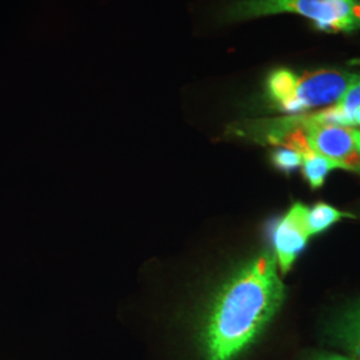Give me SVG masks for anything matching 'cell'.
<instances>
[{
    "label": "cell",
    "mask_w": 360,
    "mask_h": 360,
    "mask_svg": "<svg viewBox=\"0 0 360 360\" xmlns=\"http://www.w3.org/2000/svg\"><path fill=\"white\" fill-rule=\"evenodd\" d=\"M285 287L276 257L263 251L221 285L205 316V360H233L250 347L283 304Z\"/></svg>",
    "instance_id": "cell-1"
},
{
    "label": "cell",
    "mask_w": 360,
    "mask_h": 360,
    "mask_svg": "<svg viewBox=\"0 0 360 360\" xmlns=\"http://www.w3.org/2000/svg\"><path fill=\"white\" fill-rule=\"evenodd\" d=\"M359 82L360 72L345 70H319L297 75L288 68H279L266 79L264 91L275 108L284 112H300L336 103L351 86Z\"/></svg>",
    "instance_id": "cell-2"
},
{
    "label": "cell",
    "mask_w": 360,
    "mask_h": 360,
    "mask_svg": "<svg viewBox=\"0 0 360 360\" xmlns=\"http://www.w3.org/2000/svg\"><path fill=\"white\" fill-rule=\"evenodd\" d=\"M278 13L300 15L327 32L360 30V0H233L221 10L219 20L236 23Z\"/></svg>",
    "instance_id": "cell-3"
},
{
    "label": "cell",
    "mask_w": 360,
    "mask_h": 360,
    "mask_svg": "<svg viewBox=\"0 0 360 360\" xmlns=\"http://www.w3.org/2000/svg\"><path fill=\"white\" fill-rule=\"evenodd\" d=\"M309 119L307 138L312 151L333 160L342 169L360 172V153L355 129L339 124L315 123L312 114Z\"/></svg>",
    "instance_id": "cell-4"
},
{
    "label": "cell",
    "mask_w": 360,
    "mask_h": 360,
    "mask_svg": "<svg viewBox=\"0 0 360 360\" xmlns=\"http://www.w3.org/2000/svg\"><path fill=\"white\" fill-rule=\"evenodd\" d=\"M306 211L307 206L303 203H294L274 227V255L276 257L278 269L283 275L292 269L311 238L306 224Z\"/></svg>",
    "instance_id": "cell-5"
},
{
    "label": "cell",
    "mask_w": 360,
    "mask_h": 360,
    "mask_svg": "<svg viewBox=\"0 0 360 360\" xmlns=\"http://www.w3.org/2000/svg\"><path fill=\"white\" fill-rule=\"evenodd\" d=\"M330 336L351 358L360 360V302L345 309L330 326Z\"/></svg>",
    "instance_id": "cell-6"
},
{
    "label": "cell",
    "mask_w": 360,
    "mask_h": 360,
    "mask_svg": "<svg viewBox=\"0 0 360 360\" xmlns=\"http://www.w3.org/2000/svg\"><path fill=\"white\" fill-rule=\"evenodd\" d=\"M343 218H352V215L323 202L307 207L306 211V224L311 236L328 230Z\"/></svg>",
    "instance_id": "cell-7"
},
{
    "label": "cell",
    "mask_w": 360,
    "mask_h": 360,
    "mask_svg": "<svg viewBox=\"0 0 360 360\" xmlns=\"http://www.w3.org/2000/svg\"><path fill=\"white\" fill-rule=\"evenodd\" d=\"M338 168H340L339 165H336L333 160L324 158L322 155L316 154L314 151L303 156L302 172L312 190L321 188L326 181L327 175Z\"/></svg>",
    "instance_id": "cell-8"
},
{
    "label": "cell",
    "mask_w": 360,
    "mask_h": 360,
    "mask_svg": "<svg viewBox=\"0 0 360 360\" xmlns=\"http://www.w3.org/2000/svg\"><path fill=\"white\" fill-rule=\"evenodd\" d=\"M272 165L283 172H292L296 168L302 167L303 155L287 147H278L271 154Z\"/></svg>",
    "instance_id": "cell-9"
},
{
    "label": "cell",
    "mask_w": 360,
    "mask_h": 360,
    "mask_svg": "<svg viewBox=\"0 0 360 360\" xmlns=\"http://www.w3.org/2000/svg\"><path fill=\"white\" fill-rule=\"evenodd\" d=\"M311 360H354L352 358H348V356H342V355H335V354H322V355H318L315 358H312Z\"/></svg>",
    "instance_id": "cell-10"
},
{
    "label": "cell",
    "mask_w": 360,
    "mask_h": 360,
    "mask_svg": "<svg viewBox=\"0 0 360 360\" xmlns=\"http://www.w3.org/2000/svg\"><path fill=\"white\" fill-rule=\"evenodd\" d=\"M354 126H360V108L354 115Z\"/></svg>",
    "instance_id": "cell-11"
},
{
    "label": "cell",
    "mask_w": 360,
    "mask_h": 360,
    "mask_svg": "<svg viewBox=\"0 0 360 360\" xmlns=\"http://www.w3.org/2000/svg\"><path fill=\"white\" fill-rule=\"evenodd\" d=\"M355 136H356V144H358V150L360 153V129H355Z\"/></svg>",
    "instance_id": "cell-12"
}]
</instances>
